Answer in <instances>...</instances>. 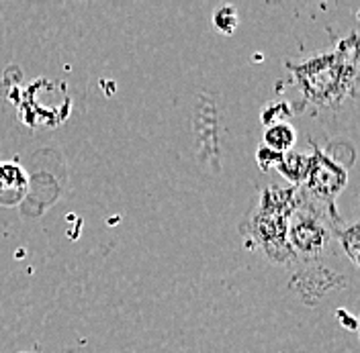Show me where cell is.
I'll list each match as a JSON object with an SVG mask.
<instances>
[{
	"label": "cell",
	"mask_w": 360,
	"mask_h": 353,
	"mask_svg": "<svg viewBox=\"0 0 360 353\" xmlns=\"http://www.w3.org/2000/svg\"><path fill=\"white\" fill-rule=\"evenodd\" d=\"M297 204V188H278L270 186L260 199L258 206L252 211L244 225V233L250 241L260 245L274 264H287L295 260L287 241L289 217Z\"/></svg>",
	"instance_id": "obj_1"
},
{
	"label": "cell",
	"mask_w": 360,
	"mask_h": 353,
	"mask_svg": "<svg viewBox=\"0 0 360 353\" xmlns=\"http://www.w3.org/2000/svg\"><path fill=\"white\" fill-rule=\"evenodd\" d=\"M297 141V131L295 127L289 123H276V125H270L264 131V145L276 152V154H287L291 152V147Z\"/></svg>",
	"instance_id": "obj_6"
},
{
	"label": "cell",
	"mask_w": 360,
	"mask_h": 353,
	"mask_svg": "<svg viewBox=\"0 0 360 353\" xmlns=\"http://www.w3.org/2000/svg\"><path fill=\"white\" fill-rule=\"evenodd\" d=\"M213 25L219 33L224 35H233L238 25H240V17H238V11L229 4L219 6L215 13H213Z\"/></svg>",
	"instance_id": "obj_9"
},
{
	"label": "cell",
	"mask_w": 360,
	"mask_h": 353,
	"mask_svg": "<svg viewBox=\"0 0 360 353\" xmlns=\"http://www.w3.org/2000/svg\"><path fill=\"white\" fill-rule=\"evenodd\" d=\"M287 116H291V109L285 102H276V105H270L262 111V123L270 127V125L283 123V119H287Z\"/></svg>",
	"instance_id": "obj_10"
},
{
	"label": "cell",
	"mask_w": 360,
	"mask_h": 353,
	"mask_svg": "<svg viewBox=\"0 0 360 353\" xmlns=\"http://www.w3.org/2000/svg\"><path fill=\"white\" fill-rule=\"evenodd\" d=\"M336 241L344 247V253L350 258V262L354 265H359V249H360V239H359V225H350V227H336Z\"/></svg>",
	"instance_id": "obj_8"
},
{
	"label": "cell",
	"mask_w": 360,
	"mask_h": 353,
	"mask_svg": "<svg viewBox=\"0 0 360 353\" xmlns=\"http://www.w3.org/2000/svg\"><path fill=\"white\" fill-rule=\"evenodd\" d=\"M276 170L287 178L291 184H295V188H297V186L303 184V180L307 176L309 155L299 154V152H287V154H283V159H281Z\"/></svg>",
	"instance_id": "obj_7"
},
{
	"label": "cell",
	"mask_w": 360,
	"mask_h": 353,
	"mask_svg": "<svg viewBox=\"0 0 360 353\" xmlns=\"http://www.w3.org/2000/svg\"><path fill=\"white\" fill-rule=\"evenodd\" d=\"M346 184H348V172L344 170V166L336 164L332 157H328V154L315 147L314 154L309 155L307 176L297 188L309 199L334 206V199L346 188Z\"/></svg>",
	"instance_id": "obj_4"
},
{
	"label": "cell",
	"mask_w": 360,
	"mask_h": 353,
	"mask_svg": "<svg viewBox=\"0 0 360 353\" xmlns=\"http://www.w3.org/2000/svg\"><path fill=\"white\" fill-rule=\"evenodd\" d=\"M299 78L301 88L319 105H334L346 96L348 88L354 90L356 80V58L346 62V51L338 49L334 53H326L299 67H292Z\"/></svg>",
	"instance_id": "obj_3"
},
{
	"label": "cell",
	"mask_w": 360,
	"mask_h": 353,
	"mask_svg": "<svg viewBox=\"0 0 360 353\" xmlns=\"http://www.w3.org/2000/svg\"><path fill=\"white\" fill-rule=\"evenodd\" d=\"M256 159H258L260 170L269 172V170H276L278 168V164L283 159V154H276V152L269 149L266 145H260L258 152H256Z\"/></svg>",
	"instance_id": "obj_11"
},
{
	"label": "cell",
	"mask_w": 360,
	"mask_h": 353,
	"mask_svg": "<svg viewBox=\"0 0 360 353\" xmlns=\"http://www.w3.org/2000/svg\"><path fill=\"white\" fill-rule=\"evenodd\" d=\"M29 188V176L19 164L2 161L0 164V204L17 206Z\"/></svg>",
	"instance_id": "obj_5"
},
{
	"label": "cell",
	"mask_w": 360,
	"mask_h": 353,
	"mask_svg": "<svg viewBox=\"0 0 360 353\" xmlns=\"http://www.w3.org/2000/svg\"><path fill=\"white\" fill-rule=\"evenodd\" d=\"M340 225L336 208L309 199L297 188V204L289 217L287 241L295 262L311 264L321 260L336 241Z\"/></svg>",
	"instance_id": "obj_2"
}]
</instances>
